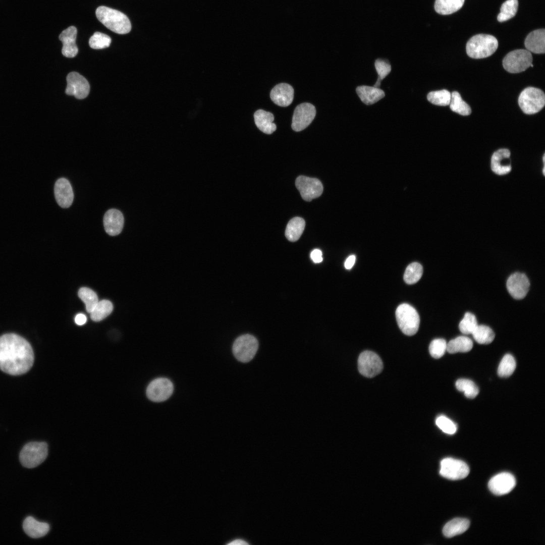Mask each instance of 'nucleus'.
Wrapping results in <instances>:
<instances>
[{"instance_id": "obj_26", "label": "nucleus", "mask_w": 545, "mask_h": 545, "mask_svg": "<svg viewBox=\"0 0 545 545\" xmlns=\"http://www.w3.org/2000/svg\"><path fill=\"white\" fill-rule=\"evenodd\" d=\"M469 525L470 521L467 519L455 518L446 524L443 529V533L447 537H452L466 531Z\"/></svg>"}, {"instance_id": "obj_25", "label": "nucleus", "mask_w": 545, "mask_h": 545, "mask_svg": "<svg viewBox=\"0 0 545 545\" xmlns=\"http://www.w3.org/2000/svg\"><path fill=\"white\" fill-rule=\"evenodd\" d=\"M356 91L361 101L367 105L377 102L385 95L383 90L374 86H360L356 88Z\"/></svg>"}, {"instance_id": "obj_28", "label": "nucleus", "mask_w": 545, "mask_h": 545, "mask_svg": "<svg viewBox=\"0 0 545 545\" xmlns=\"http://www.w3.org/2000/svg\"><path fill=\"white\" fill-rule=\"evenodd\" d=\"M473 347L472 341L466 336H459L447 344V351L454 354L458 352H467Z\"/></svg>"}, {"instance_id": "obj_43", "label": "nucleus", "mask_w": 545, "mask_h": 545, "mask_svg": "<svg viewBox=\"0 0 545 545\" xmlns=\"http://www.w3.org/2000/svg\"><path fill=\"white\" fill-rule=\"evenodd\" d=\"M436 425L444 432L449 434H453L457 431L456 424L448 417L441 415L437 418L435 420Z\"/></svg>"}, {"instance_id": "obj_13", "label": "nucleus", "mask_w": 545, "mask_h": 545, "mask_svg": "<svg viewBox=\"0 0 545 545\" xmlns=\"http://www.w3.org/2000/svg\"><path fill=\"white\" fill-rule=\"evenodd\" d=\"M316 115L313 105L304 102L297 105L294 112L292 128L296 132L303 130L312 122Z\"/></svg>"}, {"instance_id": "obj_45", "label": "nucleus", "mask_w": 545, "mask_h": 545, "mask_svg": "<svg viewBox=\"0 0 545 545\" xmlns=\"http://www.w3.org/2000/svg\"><path fill=\"white\" fill-rule=\"evenodd\" d=\"M356 256L354 255H350L345 262L344 266L347 269H351L355 264Z\"/></svg>"}, {"instance_id": "obj_15", "label": "nucleus", "mask_w": 545, "mask_h": 545, "mask_svg": "<svg viewBox=\"0 0 545 545\" xmlns=\"http://www.w3.org/2000/svg\"><path fill=\"white\" fill-rule=\"evenodd\" d=\"M506 286L509 293L513 298L520 300L526 296L530 283L524 274L515 272L508 278Z\"/></svg>"}, {"instance_id": "obj_2", "label": "nucleus", "mask_w": 545, "mask_h": 545, "mask_svg": "<svg viewBox=\"0 0 545 545\" xmlns=\"http://www.w3.org/2000/svg\"><path fill=\"white\" fill-rule=\"evenodd\" d=\"M95 13L98 20L115 33L125 34L131 30L129 18L120 11L105 6H100L96 9Z\"/></svg>"}, {"instance_id": "obj_34", "label": "nucleus", "mask_w": 545, "mask_h": 545, "mask_svg": "<svg viewBox=\"0 0 545 545\" xmlns=\"http://www.w3.org/2000/svg\"><path fill=\"white\" fill-rule=\"evenodd\" d=\"M78 294L85 304L87 312L90 313L98 302L97 294L93 290L87 287L81 288Z\"/></svg>"}, {"instance_id": "obj_7", "label": "nucleus", "mask_w": 545, "mask_h": 545, "mask_svg": "<svg viewBox=\"0 0 545 545\" xmlns=\"http://www.w3.org/2000/svg\"><path fill=\"white\" fill-rule=\"evenodd\" d=\"M258 348L256 338L250 334L238 337L234 341L232 351L235 358L239 361L246 363L251 360L255 355Z\"/></svg>"}, {"instance_id": "obj_22", "label": "nucleus", "mask_w": 545, "mask_h": 545, "mask_svg": "<svg viewBox=\"0 0 545 545\" xmlns=\"http://www.w3.org/2000/svg\"><path fill=\"white\" fill-rule=\"evenodd\" d=\"M524 44L526 48L534 53H544L545 52V30L539 29L531 32L526 36Z\"/></svg>"}, {"instance_id": "obj_42", "label": "nucleus", "mask_w": 545, "mask_h": 545, "mask_svg": "<svg viewBox=\"0 0 545 545\" xmlns=\"http://www.w3.org/2000/svg\"><path fill=\"white\" fill-rule=\"evenodd\" d=\"M374 65L378 74V78L374 87L378 88L382 80L391 72V66L387 61L381 59L376 60Z\"/></svg>"}, {"instance_id": "obj_21", "label": "nucleus", "mask_w": 545, "mask_h": 545, "mask_svg": "<svg viewBox=\"0 0 545 545\" xmlns=\"http://www.w3.org/2000/svg\"><path fill=\"white\" fill-rule=\"evenodd\" d=\"M510 151L508 149H500L495 151L491 159L492 171L498 175H504L511 170Z\"/></svg>"}, {"instance_id": "obj_12", "label": "nucleus", "mask_w": 545, "mask_h": 545, "mask_svg": "<svg viewBox=\"0 0 545 545\" xmlns=\"http://www.w3.org/2000/svg\"><path fill=\"white\" fill-rule=\"evenodd\" d=\"M295 185L302 199L307 201L318 197L323 192L322 183L316 178L300 176L296 179Z\"/></svg>"}, {"instance_id": "obj_37", "label": "nucleus", "mask_w": 545, "mask_h": 545, "mask_svg": "<svg viewBox=\"0 0 545 545\" xmlns=\"http://www.w3.org/2000/svg\"><path fill=\"white\" fill-rule=\"evenodd\" d=\"M457 389L464 393L465 396L469 399H473L477 396L479 389L475 384L472 380L460 378L456 382Z\"/></svg>"}, {"instance_id": "obj_6", "label": "nucleus", "mask_w": 545, "mask_h": 545, "mask_svg": "<svg viewBox=\"0 0 545 545\" xmlns=\"http://www.w3.org/2000/svg\"><path fill=\"white\" fill-rule=\"evenodd\" d=\"M545 95L540 89L528 87L520 94L518 104L523 112L531 115L538 113L544 106Z\"/></svg>"}, {"instance_id": "obj_8", "label": "nucleus", "mask_w": 545, "mask_h": 545, "mask_svg": "<svg viewBox=\"0 0 545 545\" xmlns=\"http://www.w3.org/2000/svg\"><path fill=\"white\" fill-rule=\"evenodd\" d=\"M532 56L527 49H518L509 52L503 59L504 68L511 73H518L530 67Z\"/></svg>"}, {"instance_id": "obj_14", "label": "nucleus", "mask_w": 545, "mask_h": 545, "mask_svg": "<svg viewBox=\"0 0 545 545\" xmlns=\"http://www.w3.org/2000/svg\"><path fill=\"white\" fill-rule=\"evenodd\" d=\"M67 85L65 92L73 95L77 99H83L87 96L90 90L88 81L77 72H72L67 77Z\"/></svg>"}, {"instance_id": "obj_3", "label": "nucleus", "mask_w": 545, "mask_h": 545, "mask_svg": "<svg viewBox=\"0 0 545 545\" xmlns=\"http://www.w3.org/2000/svg\"><path fill=\"white\" fill-rule=\"evenodd\" d=\"M498 41L493 35L478 34L468 41L466 50L469 57L473 59H482L493 54L497 49Z\"/></svg>"}, {"instance_id": "obj_11", "label": "nucleus", "mask_w": 545, "mask_h": 545, "mask_svg": "<svg viewBox=\"0 0 545 545\" xmlns=\"http://www.w3.org/2000/svg\"><path fill=\"white\" fill-rule=\"evenodd\" d=\"M173 391L172 382L167 378L160 377L150 383L146 389V395L151 401L160 402L169 399Z\"/></svg>"}, {"instance_id": "obj_41", "label": "nucleus", "mask_w": 545, "mask_h": 545, "mask_svg": "<svg viewBox=\"0 0 545 545\" xmlns=\"http://www.w3.org/2000/svg\"><path fill=\"white\" fill-rule=\"evenodd\" d=\"M447 343L444 339H435L432 340L429 346L430 355L434 358L442 357L447 351Z\"/></svg>"}, {"instance_id": "obj_40", "label": "nucleus", "mask_w": 545, "mask_h": 545, "mask_svg": "<svg viewBox=\"0 0 545 545\" xmlns=\"http://www.w3.org/2000/svg\"><path fill=\"white\" fill-rule=\"evenodd\" d=\"M112 39L107 35L95 32L89 40V44L93 49H103L110 46Z\"/></svg>"}, {"instance_id": "obj_18", "label": "nucleus", "mask_w": 545, "mask_h": 545, "mask_svg": "<svg viewBox=\"0 0 545 545\" xmlns=\"http://www.w3.org/2000/svg\"><path fill=\"white\" fill-rule=\"evenodd\" d=\"M124 222V216L122 213L118 209H109L104 214V228L105 232L111 236H116L121 232Z\"/></svg>"}, {"instance_id": "obj_5", "label": "nucleus", "mask_w": 545, "mask_h": 545, "mask_svg": "<svg viewBox=\"0 0 545 545\" xmlns=\"http://www.w3.org/2000/svg\"><path fill=\"white\" fill-rule=\"evenodd\" d=\"M48 455V446L45 442H30L25 445L20 454L22 465L28 468H34L42 463Z\"/></svg>"}, {"instance_id": "obj_4", "label": "nucleus", "mask_w": 545, "mask_h": 545, "mask_svg": "<svg viewBox=\"0 0 545 545\" xmlns=\"http://www.w3.org/2000/svg\"><path fill=\"white\" fill-rule=\"evenodd\" d=\"M398 325L406 335L412 336L418 330L420 318L416 309L407 303L400 304L396 310Z\"/></svg>"}, {"instance_id": "obj_47", "label": "nucleus", "mask_w": 545, "mask_h": 545, "mask_svg": "<svg viewBox=\"0 0 545 545\" xmlns=\"http://www.w3.org/2000/svg\"><path fill=\"white\" fill-rule=\"evenodd\" d=\"M227 544H230H230L231 545H240V544L242 545V544H248L249 543L247 542H246L245 540H243L242 539H235V540L228 543Z\"/></svg>"}, {"instance_id": "obj_27", "label": "nucleus", "mask_w": 545, "mask_h": 545, "mask_svg": "<svg viewBox=\"0 0 545 545\" xmlns=\"http://www.w3.org/2000/svg\"><path fill=\"white\" fill-rule=\"evenodd\" d=\"M304 220L300 217L291 219L287 225L285 236L291 242L297 241L302 234L305 228Z\"/></svg>"}, {"instance_id": "obj_44", "label": "nucleus", "mask_w": 545, "mask_h": 545, "mask_svg": "<svg viewBox=\"0 0 545 545\" xmlns=\"http://www.w3.org/2000/svg\"><path fill=\"white\" fill-rule=\"evenodd\" d=\"M310 257L314 263L321 262L323 260L321 251L318 249H314L310 253Z\"/></svg>"}, {"instance_id": "obj_36", "label": "nucleus", "mask_w": 545, "mask_h": 545, "mask_svg": "<svg viewBox=\"0 0 545 545\" xmlns=\"http://www.w3.org/2000/svg\"><path fill=\"white\" fill-rule=\"evenodd\" d=\"M516 363L514 357L507 354L503 357L498 368V374L502 377L510 376L514 371Z\"/></svg>"}, {"instance_id": "obj_16", "label": "nucleus", "mask_w": 545, "mask_h": 545, "mask_svg": "<svg viewBox=\"0 0 545 545\" xmlns=\"http://www.w3.org/2000/svg\"><path fill=\"white\" fill-rule=\"evenodd\" d=\"M516 485V479L511 473L502 472L493 477L489 481L488 486L490 492L496 495H504L510 493Z\"/></svg>"}, {"instance_id": "obj_46", "label": "nucleus", "mask_w": 545, "mask_h": 545, "mask_svg": "<svg viewBox=\"0 0 545 545\" xmlns=\"http://www.w3.org/2000/svg\"><path fill=\"white\" fill-rule=\"evenodd\" d=\"M87 318L86 316L82 314L79 313L76 315L75 318V321L76 323L79 325H82L85 324L86 322Z\"/></svg>"}, {"instance_id": "obj_29", "label": "nucleus", "mask_w": 545, "mask_h": 545, "mask_svg": "<svg viewBox=\"0 0 545 545\" xmlns=\"http://www.w3.org/2000/svg\"><path fill=\"white\" fill-rule=\"evenodd\" d=\"M465 0H435L434 9L438 14L450 15L460 10Z\"/></svg>"}, {"instance_id": "obj_10", "label": "nucleus", "mask_w": 545, "mask_h": 545, "mask_svg": "<svg viewBox=\"0 0 545 545\" xmlns=\"http://www.w3.org/2000/svg\"><path fill=\"white\" fill-rule=\"evenodd\" d=\"M469 473V468L464 461L446 458L441 462L440 474L443 477L451 480H459L465 478Z\"/></svg>"}, {"instance_id": "obj_1", "label": "nucleus", "mask_w": 545, "mask_h": 545, "mask_svg": "<svg viewBox=\"0 0 545 545\" xmlns=\"http://www.w3.org/2000/svg\"><path fill=\"white\" fill-rule=\"evenodd\" d=\"M34 362V353L30 343L14 333L0 337V369L14 375L28 371Z\"/></svg>"}, {"instance_id": "obj_20", "label": "nucleus", "mask_w": 545, "mask_h": 545, "mask_svg": "<svg viewBox=\"0 0 545 545\" xmlns=\"http://www.w3.org/2000/svg\"><path fill=\"white\" fill-rule=\"evenodd\" d=\"M270 98L276 104L280 106L289 105L293 100L294 89L289 84L280 83L276 85L271 90Z\"/></svg>"}, {"instance_id": "obj_24", "label": "nucleus", "mask_w": 545, "mask_h": 545, "mask_svg": "<svg viewBox=\"0 0 545 545\" xmlns=\"http://www.w3.org/2000/svg\"><path fill=\"white\" fill-rule=\"evenodd\" d=\"M254 118L256 126L262 132L270 134L276 131L277 126L273 123L274 116L272 113L258 110L255 112Z\"/></svg>"}, {"instance_id": "obj_38", "label": "nucleus", "mask_w": 545, "mask_h": 545, "mask_svg": "<svg viewBox=\"0 0 545 545\" xmlns=\"http://www.w3.org/2000/svg\"><path fill=\"white\" fill-rule=\"evenodd\" d=\"M451 98V93L446 89L430 92L427 96V98L430 102L440 106L449 105Z\"/></svg>"}, {"instance_id": "obj_17", "label": "nucleus", "mask_w": 545, "mask_h": 545, "mask_svg": "<svg viewBox=\"0 0 545 545\" xmlns=\"http://www.w3.org/2000/svg\"><path fill=\"white\" fill-rule=\"evenodd\" d=\"M54 193L58 204L62 208H68L72 204L74 194L70 182L66 178L59 179L55 183Z\"/></svg>"}, {"instance_id": "obj_32", "label": "nucleus", "mask_w": 545, "mask_h": 545, "mask_svg": "<svg viewBox=\"0 0 545 545\" xmlns=\"http://www.w3.org/2000/svg\"><path fill=\"white\" fill-rule=\"evenodd\" d=\"M450 107L452 111L462 116H468L471 113L470 106L463 100L457 91L451 93Z\"/></svg>"}, {"instance_id": "obj_31", "label": "nucleus", "mask_w": 545, "mask_h": 545, "mask_svg": "<svg viewBox=\"0 0 545 545\" xmlns=\"http://www.w3.org/2000/svg\"><path fill=\"white\" fill-rule=\"evenodd\" d=\"M472 335L475 341L480 344H490L495 337L492 329L485 325H478Z\"/></svg>"}, {"instance_id": "obj_19", "label": "nucleus", "mask_w": 545, "mask_h": 545, "mask_svg": "<svg viewBox=\"0 0 545 545\" xmlns=\"http://www.w3.org/2000/svg\"><path fill=\"white\" fill-rule=\"evenodd\" d=\"M77 28L71 26L63 30L59 35V39L63 43L62 54L67 58L75 57L78 51L76 44Z\"/></svg>"}, {"instance_id": "obj_23", "label": "nucleus", "mask_w": 545, "mask_h": 545, "mask_svg": "<svg viewBox=\"0 0 545 545\" xmlns=\"http://www.w3.org/2000/svg\"><path fill=\"white\" fill-rule=\"evenodd\" d=\"M23 528L29 536L34 538L45 535L49 530L48 524L39 522L30 516L27 517L24 521Z\"/></svg>"}, {"instance_id": "obj_39", "label": "nucleus", "mask_w": 545, "mask_h": 545, "mask_svg": "<svg viewBox=\"0 0 545 545\" xmlns=\"http://www.w3.org/2000/svg\"><path fill=\"white\" fill-rule=\"evenodd\" d=\"M478 325L475 316L470 312H466L459 324L460 332L465 335L472 334Z\"/></svg>"}, {"instance_id": "obj_33", "label": "nucleus", "mask_w": 545, "mask_h": 545, "mask_svg": "<svg viewBox=\"0 0 545 545\" xmlns=\"http://www.w3.org/2000/svg\"><path fill=\"white\" fill-rule=\"evenodd\" d=\"M518 7V0H507L502 5L498 21L503 22L513 18L516 15Z\"/></svg>"}, {"instance_id": "obj_30", "label": "nucleus", "mask_w": 545, "mask_h": 545, "mask_svg": "<svg viewBox=\"0 0 545 545\" xmlns=\"http://www.w3.org/2000/svg\"><path fill=\"white\" fill-rule=\"evenodd\" d=\"M113 309V306L111 302L107 300H102L98 302L90 313V317L94 321H101L109 315Z\"/></svg>"}, {"instance_id": "obj_35", "label": "nucleus", "mask_w": 545, "mask_h": 545, "mask_svg": "<svg viewBox=\"0 0 545 545\" xmlns=\"http://www.w3.org/2000/svg\"><path fill=\"white\" fill-rule=\"evenodd\" d=\"M422 274L423 268L420 263L415 262L411 263L405 269L404 280L409 285L415 284L420 280Z\"/></svg>"}, {"instance_id": "obj_9", "label": "nucleus", "mask_w": 545, "mask_h": 545, "mask_svg": "<svg viewBox=\"0 0 545 545\" xmlns=\"http://www.w3.org/2000/svg\"><path fill=\"white\" fill-rule=\"evenodd\" d=\"M358 368L362 375L370 378L381 372L383 369V364L377 354L372 351H365L359 356Z\"/></svg>"}]
</instances>
